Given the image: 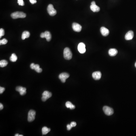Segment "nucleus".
Wrapping results in <instances>:
<instances>
[{"label":"nucleus","instance_id":"obj_1","mask_svg":"<svg viewBox=\"0 0 136 136\" xmlns=\"http://www.w3.org/2000/svg\"><path fill=\"white\" fill-rule=\"evenodd\" d=\"M11 17L13 19L18 18H24L26 17V14L25 13L20 11H17L12 13L11 15Z\"/></svg>","mask_w":136,"mask_h":136},{"label":"nucleus","instance_id":"obj_2","mask_svg":"<svg viewBox=\"0 0 136 136\" xmlns=\"http://www.w3.org/2000/svg\"><path fill=\"white\" fill-rule=\"evenodd\" d=\"M63 56L65 59L70 60L72 57V54L69 48H65L63 51Z\"/></svg>","mask_w":136,"mask_h":136},{"label":"nucleus","instance_id":"obj_3","mask_svg":"<svg viewBox=\"0 0 136 136\" xmlns=\"http://www.w3.org/2000/svg\"><path fill=\"white\" fill-rule=\"evenodd\" d=\"M36 112L35 110H31L28 113V121L29 122L33 121L35 118Z\"/></svg>","mask_w":136,"mask_h":136},{"label":"nucleus","instance_id":"obj_4","mask_svg":"<svg viewBox=\"0 0 136 136\" xmlns=\"http://www.w3.org/2000/svg\"><path fill=\"white\" fill-rule=\"evenodd\" d=\"M47 10L49 15L51 16H54L56 14V11L54 8L52 4H49L48 5Z\"/></svg>","mask_w":136,"mask_h":136},{"label":"nucleus","instance_id":"obj_5","mask_svg":"<svg viewBox=\"0 0 136 136\" xmlns=\"http://www.w3.org/2000/svg\"><path fill=\"white\" fill-rule=\"evenodd\" d=\"M103 110L105 114L107 115H113L114 113L113 110L112 108L107 106L104 107Z\"/></svg>","mask_w":136,"mask_h":136},{"label":"nucleus","instance_id":"obj_6","mask_svg":"<svg viewBox=\"0 0 136 136\" xmlns=\"http://www.w3.org/2000/svg\"><path fill=\"white\" fill-rule=\"evenodd\" d=\"M51 96H52V93L51 92H49L47 91H45L42 93V100L43 102H45L48 98L51 97Z\"/></svg>","mask_w":136,"mask_h":136},{"label":"nucleus","instance_id":"obj_7","mask_svg":"<svg viewBox=\"0 0 136 136\" xmlns=\"http://www.w3.org/2000/svg\"><path fill=\"white\" fill-rule=\"evenodd\" d=\"M41 38H45L47 41H50L51 40V35L50 32L48 31H45L44 32H42L40 35Z\"/></svg>","mask_w":136,"mask_h":136},{"label":"nucleus","instance_id":"obj_8","mask_svg":"<svg viewBox=\"0 0 136 136\" xmlns=\"http://www.w3.org/2000/svg\"><path fill=\"white\" fill-rule=\"evenodd\" d=\"M69 75L66 73H62L60 74L59 78L63 83H65L66 80L69 77Z\"/></svg>","mask_w":136,"mask_h":136},{"label":"nucleus","instance_id":"obj_9","mask_svg":"<svg viewBox=\"0 0 136 136\" xmlns=\"http://www.w3.org/2000/svg\"><path fill=\"white\" fill-rule=\"evenodd\" d=\"M78 49L79 53L81 54L84 53L86 51L85 44L82 42L79 43L78 45Z\"/></svg>","mask_w":136,"mask_h":136},{"label":"nucleus","instance_id":"obj_10","mask_svg":"<svg viewBox=\"0 0 136 136\" xmlns=\"http://www.w3.org/2000/svg\"><path fill=\"white\" fill-rule=\"evenodd\" d=\"M17 91L19 92L21 96H23L26 94V88L22 86H18L16 87V88Z\"/></svg>","mask_w":136,"mask_h":136},{"label":"nucleus","instance_id":"obj_11","mask_svg":"<svg viewBox=\"0 0 136 136\" xmlns=\"http://www.w3.org/2000/svg\"><path fill=\"white\" fill-rule=\"evenodd\" d=\"M72 26L73 29L75 31L79 32L81 30L82 26L78 23L75 22L73 23L72 24Z\"/></svg>","mask_w":136,"mask_h":136},{"label":"nucleus","instance_id":"obj_12","mask_svg":"<svg viewBox=\"0 0 136 136\" xmlns=\"http://www.w3.org/2000/svg\"><path fill=\"white\" fill-rule=\"evenodd\" d=\"M134 32L132 31H129L125 34V39L126 40H131L133 38Z\"/></svg>","mask_w":136,"mask_h":136},{"label":"nucleus","instance_id":"obj_13","mask_svg":"<svg viewBox=\"0 0 136 136\" xmlns=\"http://www.w3.org/2000/svg\"><path fill=\"white\" fill-rule=\"evenodd\" d=\"M101 75H102V74L101 72L99 71L94 72L92 74V77L93 78L96 80H99L101 78Z\"/></svg>","mask_w":136,"mask_h":136},{"label":"nucleus","instance_id":"obj_14","mask_svg":"<svg viewBox=\"0 0 136 136\" xmlns=\"http://www.w3.org/2000/svg\"><path fill=\"white\" fill-rule=\"evenodd\" d=\"M100 32L102 35L104 36H107L109 35V29L105 27H101L100 29Z\"/></svg>","mask_w":136,"mask_h":136},{"label":"nucleus","instance_id":"obj_15","mask_svg":"<svg viewBox=\"0 0 136 136\" xmlns=\"http://www.w3.org/2000/svg\"><path fill=\"white\" fill-rule=\"evenodd\" d=\"M118 53V51L115 48H111L109 51V54L111 56H115Z\"/></svg>","mask_w":136,"mask_h":136},{"label":"nucleus","instance_id":"obj_16","mask_svg":"<svg viewBox=\"0 0 136 136\" xmlns=\"http://www.w3.org/2000/svg\"><path fill=\"white\" fill-rule=\"evenodd\" d=\"M91 10L93 12H99L100 11V8L96 5H91L90 7Z\"/></svg>","mask_w":136,"mask_h":136},{"label":"nucleus","instance_id":"obj_17","mask_svg":"<svg viewBox=\"0 0 136 136\" xmlns=\"http://www.w3.org/2000/svg\"><path fill=\"white\" fill-rule=\"evenodd\" d=\"M30 36V33L28 31H24L23 32L22 35V39L24 40L26 38H28Z\"/></svg>","mask_w":136,"mask_h":136},{"label":"nucleus","instance_id":"obj_18","mask_svg":"<svg viewBox=\"0 0 136 136\" xmlns=\"http://www.w3.org/2000/svg\"><path fill=\"white\" fill-rule=\"evenodd\" d=\"M65 106L67 108H70V109H74L75 108V106L70 101H67L65 104Z\"/></svg>","mask_w":136,"mask_h":136},{"label":"nucleus","instance_id":"obj_19","mask_svg":"<svg viewBox=\"0 0 136 136\" xmlns=\"http://www.w3.org/2000/svg\"><path fill=\"white\" fill-rule=\"evenodd\" d=\"M50 128H48L46 127H44L42 128V134L43 135L44 134H47L48 132H50Z\"/></svg>","mask_w":136,"mask_h":136},{"label":"nucleus","instance_id":"obj_20","mask_svg":"<svg viewBox=\"0 0 136 136\" xmlns=\"http://www.w3.org/2000/svg\"><path fill=\"white\" fill-rule=\"evenodd\" d=\"M36 72L38 73H40L42 72V69L40 68L39 65L38 64H35L34 66V69Z\"/></svg>","mask_w":136,"mask_h":136},{"label":"nucleus","instance_id":"obj_21","mask_svg":"<svg viewBox=\"0 0 136 136\" xmlns=\"http://www.w3.org/2000/svg\"><path fill=\"white\" fill-rule=\"evenodd\" d=\"M17 57L16 54L14 53L12 54L10 57V60L11 62H15L17 61Z\"/></svg>","mask_w":136,"mask_h":136},{"label":"nucleus","instance_id":"obj_22","mask_svg":"<svg viewBox=\"0 0 136 136\" xmlns=\"http://www.w3.org/2000/svg\"><path fill=\"white\" fill-rule=\"evenodd\" d=\"M7 61L5 60H2L0 61V66L1 67H4L8 65Z\"/></svg>","mask_w":136,"mask_h":136},{"label":"nucleus","instance_id":"obj_23","mask_svg":"<svg viewBox=\"0 0 136 136\" xmlns=\"http://www.w3.org/2000/svg\"><path fill=\"white\" fill-rule=\"evenodd\" d=\"M8 40L6 39H4L0 41V45H2L6 44Z\"/></svg>","mask_w":136,"mask_h":136},{"label":"nucleus","instance_id":"obj_24","mask_svg":"<svg viewBox=\"0 0 136 136\" xmlns=\"http://www.w3.org/2000/svg\"><path fill=\"white\" fill-rule=\"evenodd\" d=\"M5 35V31L3 28H1L0 29V38L2 36H4Z\"/></svg>","mask_w":136,"mask_h":136},{"label":"nucleus","instance_id":"obj_25","mask_svg":"<svg viewBox=\"0 0 136 136\" xmlns=\"http://www.w3.org/2000/svg\"><path fill=\"white\" fill-rule=\"evenodd\" d=\"M17 3L19 4V5H20V6H24V5H25L23 0H18Z\"/></svg>","mask_w":136,"mask_h":136},{"label":"nucleus","instance_id":"obj_26","mask_svg":"<svg viewBox=\"0 0 136 136\" xmlns=\"http://www.w3.org/2000/svg\"><path fill=\"white\" fill-rule=\"evenodd\" d=\"M5 90V88L3 87H0V93L1 94Z\"/></svg>","mask_w":136,"mask_h":136},{"label":"nucleus","instance_id":"obj_27","mask_svg":"<svg viewBox=\"0 0 136 136\" xmlns=\"http://www.w3.org/2000/svg\"><path fill=\"white\" fill-rule=\"evenodd\" d=\"M70 125H71L72 127H75L76 126V122H71V123H70Z\"/></svg>","mask_w":136,"mask_h":136},{"label":"nucleus","instance_id":"obj_28","mask_svg":"<svg viewBox=\"0 0 136 136\" xmlns=\"http://www.w3.org/2000/svg\"><path fill=\"white\" fill-rule=\"evenodd\" d=\"M72 127L71 126L70 124H68L67 125V129L68 130H70L71 129H72Z\"/></svg>","mask_w":136,"mask_h":136},{"label":"nucleus","instance_id":"obj_29","mask_svg":"<svg viewBox=\"0 0 136 136\" xmlns=\"http://www.w3.org/2000/svg\"><path fill=\"white\" fill-rule=\"evenodd\" d=\"M29 2L32 4H34L37 2V1L36 0H29Z\"/></svg>","mask_w":136,"mask_h":136},{"label":"nucleus","instance_id":"obj_30","mask_svg":"<svg viewBox=\"0 0 136 136\" xmlns=\"http://www.w3.org/2000/svg\"><path fill=\"white\" fill-rule=\"evenodd\" d=\"M35 64L34 63H32L30 65V68L32 69H34V66H35Z\"/></svg>","mask_w":136,"mask_h":136},{"label":"nucleus","instance_id":"obj_31","mask_svg":"<svg viewBox=\"0 0 136 136\" xmlns=\"http://www.w3.org/2000/svg\"><path fill=\"white\" fill-rule=\"evenodd\" d=\"M3 108H4V106H3L2 104H0V110H2L3 109Z\"/></svg>","mask_w":136,"mask_h":136},{"label":"nucleus","instance_id":"obj_32","mask_svg":"<svg viewBox=\"0 0 136 136\" xmlns=\"http://www.w3.org/2000/svg\"><path fill=\"white\" fill-rule=\"evenodd\" d=\"M91 5H96V3H95V2L93 1L91 2Z\"/></svg>","mask_w":136,"mask_h":136},{"label":"nucleus","instance_id":"obj_33","mask_svg":"<svg viewBox=\"0 0 136 136\" xmlns=\"http://www.w3.org/2000/svg\"><path fill=\"white\" fill-rule=\"evenodd\" d=\"M15 136H19V134H15Z\"/></svg>","mask_w":136,"mask_h":136},{"label":"nucleus","instance_id":"obj_34","mask_svg":"<svg viewBox=\"0 0 136 136\" xmlns=\"http://www.w3.org/2000/svg\"><path fill=\"white\" fill-rule=\"evenodd\" d=\"M135 65V67H136V62H135V65Z\"/></svg>","mask_w":136,"mask_h":136}]
</instances>
